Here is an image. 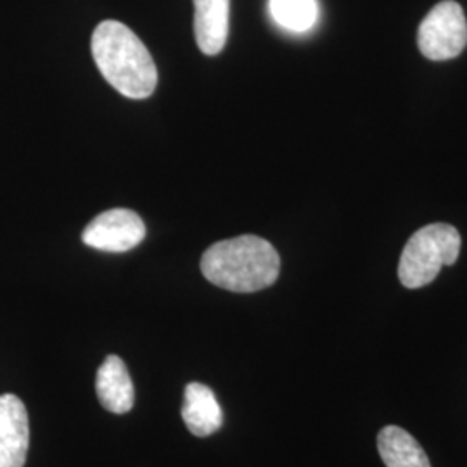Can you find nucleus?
Listing matches in <instances>:
<instances>
[{"instance_id":"nucleus-7","label":"nucleus","mask_w":467,"mask_h":467,"mask_svg":"<svg viewBox=\"0 0 467 467\" xmlns=\"http://www.w3.org/2000/svg\"><path fill=\"white\" fill-rule=\"evenodd\" d=\"M96 391L100 405L113 414H127L132 410L135 401L134 383L130 379L125 362L109 355L98 370Z\"/></svg>"},{"instance_id":"nucleus-3","label":"nucleus","mask_w":467,"mask_h":467,"mask_svg":"<svg viewBox=\"0 0 467 467\" xmlns=\"http://www.w3.org/2000/svg\"><path fill=\"white\" fill-rule=\"evenodd\" d=\"M461 244V234L449 223H431L419 229L401 253V284L409 289H419L433 283L441 268L457 262Z\"/></svg>"},{"instance_id":"nucleus-9","label":"nucleus","mask_w":467,"mask_h":467,"mask_svg":"<svg viewBox=\"0 0 467 467\" xmlns=\"http://www.w3.org/2000/svg\"><path fill=\"white\" fill-rule=\"evenodd\" d=\"M182 419L185 426L194 436H210L217 433L223 422L215 393L201 383H189L185 386Z\"/></svg>"},{"instance_id":"nucleus-5","label":"nucleus","mask_w":467,"mask_h":467,"mask_svg":"<svg viewBox=\"0 0 467 467\" xmlns=\"http://www.w3.org/2000/svg\"><path fill=\"white\" fill-rule=\"evenodd\" d=\"M146 237L142 218L132 210L117 208L94 218L82 234L87 246L108 253L134 250Z\"/></svg>"},{"instance_id":"nucleus-10","label":"nucleus","mask_w":467,"mask_h":467,"mask_svg":"<svg viewBox=\"0 0 467 467\" xmlns=\"http://www.w3.org/2000/svg\"><path fill=\"white\" fill-rule=\"evenodd\" d=\"M378 449L386 467H431L418 440L399 426H386L381 430Z\"/></svg>"},{"instance_id":"nucleus-11","label":"nucleus","mask_w":467,"mask_h":467,"mask_svg":"<svg viewBox=\"0 0 467 467\" xmlns=\"http://www.w3.org/2000/svg\"><path fill=\"white\" fill-rule=\"evenodd\" d=\"M268 5L275 23L291 32H308L317 21V0H270Z\"/></svg>"},{"instance_id":"nucleus-2","label":"nucleus","mask_w":467,"mask_h":467,"mask_svg":"<svg viewBox=\"0 0 467 467\" xmlns=\"http://www.w3.org/2000/svg\"><path fill=\"white\" fill-rule=\"evenodd\" d=\"M92 54L102 77L130 99H146L158 84V69L142 40L119 21H102L92 35Z\"/></svg>"},{"instance_id":"nucleus-6","label":"nucleus","mask_w":467,"mask_h":467,"mask_svg":"<svg viewBox=\"0 0 467 467\" xmlns=\"http://www.w3.org/2000/svg\"><path fill=\"white\" fill-rule=\"evenodd\" d=\"M30 447V422L16 395H0V467H25Z\"/></svg>"},{"instance_id":"nucleus-4","label":"nucleus","mask_w":467,"mask_h":467,"mask_svg":"<svg viewBox=\"0 0 467 467\" xmlns=\"http://www.w3.org/2000/svg\"><path fill=\"white\" fill-rule=\"evenodd\" d=\"M419 49L431 61L457 57L467 46V19L453 0L436 4L422 19L418 34Z\"/></svg>"},{"instance_id":"nucleus-8","label":"nucleus","mask_w":467,"mask_h":467,"mask_svg":"<svg viewBox=\"0 0 467 467\" xmlns=\"http://www.w3.org/2000/svg\"><path fill=\"white\" fill-rule=\"evenodd\" d=\"M231 0H194V35L202 54L215 56L229 36Z\"/></svg>"},{"instance_id":"nucleus-1","label":"nucleus","mask_w":467,"mask_h":467,"mask_svg":"<svg viewBox=\"0 0 467 467\" xmlns=\"http://www.w3.org/2000/svg\"><path fill=\"white\" fill-rule=\"evenodd\" d=\"M281 258L258 235H239L215 243L201 258V272L212 284L233 293H256L277 281Z\"/></svg>"}]
</instances>
